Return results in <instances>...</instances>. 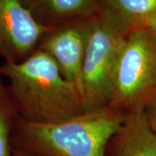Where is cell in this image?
<instances>
[{"mask_svg":"<svg viewBox=\"0 0 156 156\" xmlns=\"http://www.w3.org/2000/svg\"><path fill=\"white\" fill-rule=\"evenodd\" d=\"M0 76L19 117L34 122H56L85 111L80 89L66 80L53 58L37 48L19 62H5Z\"/></svg>","mask_w":156,"mask_h":156,"instance_id":"obj_1","label":"cell"},{"mask_svg":"<svg viewBox=\"0 0 156 156\" xmlns=\"http://www.w3.org/2000/svg\"><path fill=\"white\" fill-rule=\"evenodd\" d=\"M124 116L109 106L56 122H34L18 116L11 145L31 156H105L107 144Z\"/></svg>","mask_w":156,"mask_h":156,"instance_id":"obj_2","label":"cell"},{"mask_svg":"<svg viewBox=\"0 0 156 156\" xmlns=\"http://www.w3.org/2000/svg\"><path fill=\"white\" fill-rule=\"evenodd\" d=\"M129 34L101 9L92 17L80 82L85 110L108 106L117 62Z\"/></svg>","mask_w":156,"mask_h":156,"instance_id":"obj_3","label":"cell"},{"mask_svg":"<svg viewBox=\"0 0 156 156\" xmlns=\"http://www.w3.org/2000/svg\"><path fill=\"white\" fill-rule=\"evenodd\" d=\"M155 96L156 35L134 30L120 53L108 106L123 114L141 111Z\"/></svg>","mask_w":156,"mask_h":156,"instance_id":"obj_4","label":"cell"},{"mask_svg":"<svg viewBox=\"0 0 156 156\" xmlns=\"http://www.w3.org/2000/svg\"><path fill=\"white\" fill-rule=\"evenodd\" d=\"M50 30L21 0H0V57L5 62H19L27 58Z\"/></svg>","mask_w":156,"mask_h":156,"instance_id":"obj_5","label":"cell"},{"mask_svg":"<svg viewBox=\"0 0 156 156\" xmlns=\"http://www.w3.org/2000/svg\"><path fill=\"white\" fill-rule=\"evenodd\" d=\"M91 19L53 29L38 46L53 58L64 78L79 89Z\"/></svg>","mask_w":156,"mask_h":156,"instance_id":"obj_6","label":"cell"},{"mask_svg":"<svg viewBox=\"0 0 156 156\" xmlns=\"http://www.w3.org/2000/svg\"><path fill=\"white\" fill-rule=\"evenodd\" d=\"M105 156H156V134L148 125L144 110L125 114L107 144Z\"/></svg>","mask_w":156,"mask_h":156,"instance_id":"obj_7","label":"cell"},{"mask_svg":"<svg viewBox=\"0 0 156 156\" xmlns=\"http://www.w3.org/2000/svg\"><path fill=\"white\" fill-rule=\"evenodd\" d=\"M40 23L56 29L90 19L100 11V0H21Z\"/></svg>","mask_w":156,"mask_h":156,"instance_id":"obj_8","label":"cell"},{"mask_svg":"<svg viewBox=\"0 0 156 156\" xmlns=\"http://www.w3.org/2000/svg\"><path fill=\"white\" fill-rule=\"evenodd\" d=\"M100 5L129 33L144 29L146 20L156 12V0H100Z\"/></svg>","mask_w":156,"mask_h":156,"instance_id":"obj_9","label":"cell"},{"mask_svg":"<svg viewBox=\"0 0 156 156\" xmlns=\"http://www.w3.org/2000/svg\"><path fill=\"white\" fill-rule=\"evenodd\" d=\"M0 76V156H13L11 135L18 118L16 106L7 85Z\"/></svg>","mask_w":156,"mask_h":156,"instance_id":"obj_10","label":"cell"},{"mask_svg":"<svg viewBox=\"0 0 156 156\" xmlns=\"http://www.w3.org/2000/svg\"><path fill=\"white\" fill-rule=\"evenodd\" d=\"M146 118L152 131L156 134V96L144 109Z\"/></svg>","mask_w":156,"mask_h":156,"instance_id":"obj_11","label":"cell"},{"mask_svg":"<svg viewBox=\"0 0 156 156\" xmlns=\"http://www.w3.org/2000/svg\"><path fill=\"white\" fill-rule=\"evenodd\" d=\"M144 29L156 35V12L146 20Z\"/></svg>","mask_w":156,"mask_h":156,"instance_id":"obj_12","label":"cell"},{"mask_svg":"<svg viewBox=\"0 0 156 156\" xmlns=\"http://www.w3.org/2000/svg\"><path fill=\"white\" fill-rule=\"evenodd\" d=\"M12 154H13V156H31L28 154H26V153H24V152H23V151L15 149V148H13Z\"/></svg>","mask_w":156,"mask_h":156,"instance_id":"obj_13","label":"cell"},{"mask_svg":"<svg viewBox=\"0 0 156 156\" xmlns=\"http://www.w3.org/2000/svg\"></svg>","mask_w":156,"mask_h":156,"instance_id":"obj_14","label":"cell"}]
</instances>
